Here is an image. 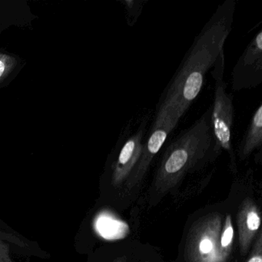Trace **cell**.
Segmentation results:
<instances>
[{
  "label": "cell",
  "mask_w": 262,
  "mask_h": 262,
  "mask_svg": "<svg viewBox=\"0 0 262 262\" xmlns=\"http://www.w3.org/2000/svg\"><path fill=\"white\" fill-rule=\"evenodd\" d=\"M183 115L179 107L161 99L154 120L147 133L139 163L125 184V189L128 191L133 189L141 183L153 159L163 146L168 136L177 126Z\"/></svg>",
  "instance_id": "5b68a950"
},
{
  "label": "cell",
  "mask_w": 262,
  "mask_h": 262,
  "mask_svg": "<svg viewBox=\"0 0 262 262\" xmlns=\"http://www.w3.org/2000/svg\"><path fill=\"white\" fill-rule=\"evenodd\" d=\"M17 63L14 56L0 53V84L3 83L13 73Z\"/></svg>",
  "instance_id": "7c38bea8"
},
{
  "label": "cell",
  "mask_w": 262,
  "mask_h": 262,
  "mask_svg": "<svg viewBox=\"0 0 262 262\" xmlns=\"http://www.w3.org/2000/svg\"><path fill=\"white\" fill-rule=\"evenodd\" d=\"M211 108L189 128L181 132L162 154L155 177L157 191H168L188 171L214 158Z\"/></svg>",
  "instance_id": "7a4b0ae2"
},
{
  "label": "cell",
  "mask_w": 262,
  "mask_h": 262,
  "mask_svg": "<svg viewBox=\"0 0 262 262\" xmlns=\"http://www.w3.org/2000/svg\"><path fill=\"white\" fill-rule=\"evenodd\" d=\"M236 3L226 0L194 39L162 94V99L177 105L185 114L202 91L205 76L213 68L232 29Z\"/></svg>",
  "instance_id": "6da1fadb"
},
{
  "label": "cell",
  "mask_w": 262,
  "mask_h": 262,
  "mask_svg": "<svg viewBox=\"0 0 262 262\" xmlns=\"http://www.w3.org/2000/svg\"><path fill=\"white\" fill-rule=\"evenodd\" d=\"M262 145V104L251 116L248 128L238 146V157L242 161L249 157L253 151L260 150Z\"/></svg>",
  "instance_id": "9c48e42d"
},
{
  "label": "cell",
  "mask_w": 262,
  "mask_h": 262,
  "mask_svg": "<svg viewBox=\"0 0 262 262\" xmlns=\"http://www.w3.org/2000/svg\"><path fill=\"white\" fill-rule=\"evenodd\" d=\"M257 240L253 247L251 255L245 262H262V234L259 231L257 234Z\"/></svg>",
  "instance_id": "4fadbf2b"
},
{
  "label": "cell",
  "mask_w": 262,
  "mask_h": 262,
  "mask_svg": "<svg viewBox=\"0 0 262 262\" xmlns=\"http://www.w3.org/2000/svg\"><path fill=\"white\" fill-rule=\"evenodd\" d=\"M126 11L127 24L130 27L135 25L142 14L146 1L145 0H122L121 1Z\"/></svg>",
  "instance_id": "8fae6325"
},
{
  "label": "cell",
  "mask_w": 262,
  "mask_h": 262,
  "mask_svg": "<svg viewBox=\"0 0 262 262\" xmlns=\"http://www.w3.org/2000/svg\"><path fill=\"white\" fill-rule=\"evenodd\" d=\"M0 262H14L10 257V245L2 240H0Z\"/></svg>",
  "instance_id": "5bb4252c"
},
{
  "label": "cell",
  "mask_w": 262,
  "mask_h": 262,
  "mask_svg": "<svg viewBox=\"0 0 262 262\" xmlns=\"http://www.w3.org/2000/svg\"><path fill=\"white\" fill-rule=\"evenodd\" d=\"M214 80V102L211 110V125L214 139V158L222 151L229 155L231 167H235V156L232 145V128L234 123L233 96L227 92L224 82L225 69V52L222 50L213 67Z\"/></svg>",
  "instance_id": "3957f363"
},
{
  "label": "cell",
  "mask_w": 262,
  "mask_h": 262,
  "mask_svg": "<svg viewBox=\"0 0 262 262\" xmlns=\"http://www.w3.org/2000/svg\"><path fill=\"white\" fill-rule=\"evenodd\" d=\"M260 208L254 201L245 199L237 216L239 246L242 255L248 253L253 239L260 231Z\"/></svg>",
  "instance_id": "ba28073f"
},
{
  "label": "cell",
  "mask_w": 262,
  "mask_h": 262,
  "mask_svg": "<svg viewBox=\"0 0 262 262\" xmlns=\"http://www.w3.org/2000/svg\"><path fill=\"white\" fill-rule=\"evenodd\" d=\"M234 227L232 220L229 214L227 215L225 223L222 225L220 234V252L221 256L224 261L226 262L229 257L232 250L233 242H234Z\"/></svg>",
  "instance_id": "30bf717a"
},
{
  "label": "cell",
  "mask_w": 262,
  "mask_h": 262,
  "mask_svg": "<svg viewBox=\"0 0 262 262\" xmlns=\"http://www.w3.org/2000/svg\"><path fill=\"white\" fill-rule=\"evenodd\" d=\"M151 119L150 113L133 118L122 129L110 164V178L113 186L125 185L137 166L143 149Z\"/></svg>",
  "instance_id": "277c9868"
},
{
  "label": "cell",
  "mask_w": 262,
  "mask_h": 262,
  "mask_svg": "<svg viewBox=\"0 0 262 262\" xmlns=\"http://www.w3.org/2000/svg\"><path fill=\"white\" fill-rule=\"evenodd\" d=\"M111 262H127L126 257H125V256H123V257H116L115 260H113V261Z\"/></svg>",
  "instance_id": "9a60e30c"
},
{
  "label": "cell",
  "mask_w": 262,
  "mask_h": 262,
  "mask_svg": "<svg viewBox=\"0 0 262 262\" xmlns=\"http://www.w3.org/2000/svg\"><path fill=\"white\" fill-rule=\"evenodd\" d=\"M222 217L210 214L193 225L187 239L188 262H225L221 256L220 240Z\"/></svg>",
  "instance_id": "8992f818"
},
{
  "label": "cell",
  "mask_w": 262,
  "mask_h": 262,
  "mask_svg": "<svg viewBox=\"0 0 262 262\" xmlns=\"http://www.w3.org/2000/svg\"><path fill=\"white\" fill-rule=\"evenodd\" d=\"M262 82V30L250 41L231 73L233 91L255 88Z\"/></svg>",
  "instance_id": "52a82bcc"
}]
</instances>
